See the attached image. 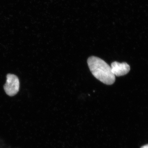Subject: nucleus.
Instances as JSON below:
<instances>
[{
	"instance_id": "1",
	"label": "nucleus",
	"mask_w": 148,
	"mask_h": 148,
	"mask_svg": "<svg viewBox=\"0 0 148 148\" xmlns=\"http://www.w3.org/2000/svg\"><path fill=\"white\" fill-rule=\"evenodd\" d=\"M88 64L90 71L97 79L107 85L113 84L115 76L112 72L110 66L95 56H91L88 59Z\"/></svg>"
},
{
	"instance_id": "2",
	"label": "nucleus",
	"mask_w": 148,
	"mask_h": 148,
	"mask_svg": "<svg viewBox=\"0 0 148 148\" xmlns=\"http://www.w3.org/2000/svg\"><path fill=\"white\" fill-rule=\"evenodd\" d=\"M6 77V82L4 86L5 91L9 96H14L19 90V79L16 75L11 74H8Z\"/></svg>"
},
{
	"instance_id": "3",
	"label": "nucleus",
	"mask_w": 148,
	"mask_h": 148,
	"mask_svg": "<svg viewBox=\"0 0 148 148\" xmlns=\"http://www.w3.org/2000/svg\"><path fill=\"white\" fill-rule=\"evenodd\" d=\"M110 67L112 73L115 76L125 75L128 73L130 71V66L125 62L120 63L114 61L112 63Z\"/></svg>"
},
{
	"instance_id": "4",
	"label": "nucleus",
	"mask_w": 148,
	"mask_h": 148,
	"mask_svg": "<svg viewBox=\"0 0 148 148\" xmlns=\"http://www.w3.org/2000/svg\"><path fill=\"white\" fill-rule=\"evenodd\" d=\"M141 148H148V144L143 146Z\"/></svg>"
}]
</instances>
